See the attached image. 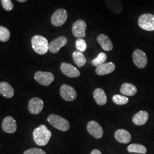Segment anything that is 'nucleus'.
Masks as SVG:
<instances>
[{
    "instance_id": "412c9836",
    "label": "nucleus",
    "mask_w": 154,
    "mask_h": 154,
    "mask_svg": "<svg viewBox=\"0 0 154 154\" xmlns=\"http://www.w3.org/2000/svg\"><path fill=\"white\" fill-rule=\"evenodd\" d=\"M121 93L125 96L131 97L137 93V88L131 83H125L121 86Z\"/></svg>"
},
{
    "instance_id": "1a4fd4ad",
    "label": "nucleus",
    "mask_w": 154,
    "mask_h": 154,
    "mask_svg": "<svg viewBox=\"0 0 154 154\" xmlns=\"http://www.w3.org/2000/svg\"><path fill=\"white\" fill-rule=\"evenodd\" d=\"M61 97L66 101L71 102L76 99L77 91L72 86L67 85H62L60 88Z\"/></svg>"
},
{
    "instance_id": "9b49d317",
    "label": "nucleus",
    "mask_w": 154,
    "mask_h": 154,
    "mask_svg": "<svg viewBox=\"0 0 154 154\" xmlns=\"http://www.w3.org/2000/svg\"><path fill=\"white\" fill-rule=\"evenodd\" d=\"M88 133L96 139H100L103 137V130L102 127L96 121H90L87 125Z\"/></svg>"
},
{
    "instance_id": "ddd939ff",
    "label": "nucleus",
    "mask_w": 154,
    "mask_h": 154,
    "mask_svg": "<svg viewBox=\"0 0 154 154\" xmlns=\"http://www.w3.org/2000/svg\"><path fill=\"white\" fill-rule=\"evenodd\" d=\"M61 70L64 75L69 78H75L80 75V72L76 67L65 62L61 64Z\"/></svg>"
},
{
    "instance_id": "2f4dec72",
    "label": "nucleus",
    "mask_w": 154,
    "mask_h": 154,
    "mask_svg": "<svg viewBox=\"0 0 154 154\" xmlns=\"http://www.w3.org/2000/svg\"><path fill=\"white\" fill-rule=\"evenodd\" d=\"M17 1H18V2H25L26 0H17Z\"/></svg>"
},
{
    "instance_id": "6e6552de",
    "label": "nucleus",
    "mask_w": 154,
    "mask_h": 154,
    "mask_svg": "<svg viewBox=\"0 0 154 154\" xmlns=\"http://www.w3.org/2000/svg\"><path fill=\"white\" fill-rule=\"evenodd\" d=\"M132 60L137 66L139 69L144 68L147 64V57L146 53L142 50H135L132 54Z\"/></svg>"
},
{
    "instance_id": "423d86ee",
    "label": "nucleus",
    "mask_w": 154,
    "mask_h": 154,
    "mask_svg": "<svg viewBox=\"0 0 154 154\" xmlns=\"http://www.w3.org/2000/svg\"><path fill=\"white\" fill-rule=\"evenodd\" d=\"M35 79L42 86H48L54 81V75L50 72H36L34 74Z\"/></svg>"
},
{
    "instance_id": "bb28decb",
    "label": "nucleus",
    "mask_w": 154,
    "mask_h": 154,
    "mask_svg": "<svg viewBox=\"0 0 154 154\" xmlns=\"http://www.w3.org/2000/svg\"><path fill=\"white\" fill-rule=\"evenodd\" d=\"M11 36L9 30L4 26H0V41L6 42L8 41Z\"/></svg>"
},
{
    "instance_id": "cd10ccee",
    "label": "nucleus",
    "mask_w": 154,
    "mask_h": 154,
    "mask_svg": "<svg viewBox=\"0 0 154 154\" xmlns=\"http://www.w3.org/2000/svg\"><path fill=\"white\" fill-rule=\"evenodd\" d=\"M76 48L77 49L81 52H84L86 51L87 49V44L83 38H78L76 41Z\"/></svg>"
},
{
    "instance_id": "f3484780",
    "label": "nucleus",
    "mask_w": 154,
    "mask_h": 154,
    "mask_svg": "<svg viewBox=\"0 0 154 154\" xmlns=\"http://www.w3.org/2000/svg\"><path fill=\"white\" fill-rule=\"evenodd\" d=\"M97 40L102 48L106 51H109L113 49V45L112 44L109 37L104 34H101L97 37Z\"/></svg>"
},
{
    "instance_id": "aec40b11",
    "label": "nucleus",
    "mask_w": 154,
    "mask_h": 154,
    "mask_svg": "<svg viewBox=\"0 0 154 154\" xmlns=\"http://www.w3.org/2000/svg\"><path fill=\"white\" fill-rule=\"evenodd\" d=\"M94 98L99 106H104L107 103V96L102 88H96L93 92Z\"/></svg>"
},
{
    "instance_id": "c85d7f7f",
    "label": "nucleus",
    "mask_w": 154,
    "mask_h": 154,
    "mask_svg": "<svg viewBox=\"0 0 154 154\" xmlns=\"http://www.w3.org/2000/svg\"><path fill=\"white\" fill-rule=\"evenodd\" d=\"M1 4L4 9L7 11H11L13 9V4L11 0H1Z\"/></svg>"
},
{
    "instance_id": "c756f323",
    "label": "nucleus",
    "mask_w": 154,
    "mask_h": 154,
    "mask_svg": "<svg viewBox=\"0 0 154 154\" xmlns=\"http://www.w3.org/2000/svg\"><path fill=\"white\" fill-rule=\"evenodd\" d=\"M23 154H46V153L41 149L32 148L25 151Z\"/></svg>"
},
{
    "instance_id": "f03ea898",
    "label": "nucleus",
    "mask_w": 154,
    "mask_h": 154,
    "mask_svg": "<svg viewBox=\"0 0 154 154\" xmlns=\"http://www.w3.org/2000/svg\"><path fill=\"white\" fill-rule=\"evenodd\" d=\"M32 45L35 53L40 55L45 54L49 50V44L48 39L44 37L36 35L32 37Z\"/></svg>"
},
{
    "instance_id": "9d476101",
    "label": "nucleus",
    "mask_w": 154,
    "mask_h": 154,
    "mask_svg": "<svg viewBox=\"0 0 154 154\" xmlns=\"http://www.w3.org/2000/svg\"><path fill=\"white\" fill-rule=\"evenodd\" d=\"M44 106V103L42 99L35 97L29 100L28 109L32 114L38 115L43 110Z\"/></svg>"
},
{
    "instance_id": "6ab92c4d",
    "label": "nucleus",
    "mask_w": 154,
    "mask_h": 154,
    "mask_svg": "<svg viewBox=\"0 0 154 154\" xmlns=\"http://www.w3.org/2000/svg\"><path fill=\"white\" fill-rule=\"evenodd\" d=\"M0 94L6 98H11L14 94L13 88L9 83L0 82Z\"/></svg>"
},
{
    "instance_id": "5701e85b",
    "label": "nucleus",
    "mask_w": 154,
    "mask_h": 154,
    "mask_svg": "<svg viewBox=\"0 0 154 154\" xmlns=\"http://www.w3.org/2000/svg\"><path fill=\"white\" fill-rule=\"evenodd\" d=\"M72 57L75 63L78 67H82L86 63V59L82 52L75 51L72 53Z\"/></svg>"
},
{
    "instance_id": "2eb2a0df",
    "label": "nucleus",
    "mask_w": 154,
    "mask_h": 154,
    "mask_svg": "<svg viewBox=\"0 0 154 154\" xmlns=\"http://www.w3.org/2000/svg\"><path fill=\"white\" fill-rule=\"evenodd\" d=\"M115 69V64L112 62H108L97 67L95 72L98 75H105L112 72Z\"/></svg>"
},
{
    "instance_id": "20e7f679",
    "label": "nucleus",
    "mask_w": 154,
    "mask_h": 154,
    "mask_svg": "<svg viewBox=\"0 0 154 154\" xmlns=\"http://www.w3.org/2000/svg\"><path fill=\"white\" fill-rule=\"evenodd\" d=\"M139 27L146 31L154 30V15L146 13L139 17L138 19Z\"/></svg>"
},
{
    "instance_id": "dca6fc26",
    "label": "nucleus",
    "mask_w": 154,
    "mask_h": 154,
    "mask_svg": "<svg viewBox=\"0 0 154 154\" xmlns=\"http://www.w3.org/2000/svg\"><path fill=\"white\" fill-rule=\"evenodd\" d=\"M114 136L118 142L124 144L129 143L131 139L130 133L124 129H119L116 130Z\"/></svg>"
},
{
    "instance_id": "7ed1b4c3",
    "label": "nucleus",
    "mask_w": 154,
    "mask_h": 154,
    "mask_svg": "<svg viewBox=\"0 0 154 154\" xmlns=\"http://www.w3.org/2000/svg\"><path fill=\"white\" fill-rule=\"evenodd\" d=\"M48 121L52 126L62 131H67L70 128L69 122L60 116L51 114L48 117Z\"/></svg>"
},
{
    "instance_id": "4468645a",
    "label": "nucleus",
    "mask_w": 154,
    "mask_h": 154,
    "mask_svg": "<svg viewBox=\"0 0 154 154\" xmlns=\"http://www.w3.org/2000/svg\"><path fill=\"white\" fill-rule=\"evenodd\" d=\"M67 39L65 37L61 36L53 40L50 42L49 46V50L53 54L57 53L61 48L66 45Z\"/></svg>"
},
{
    "instance_id": "393cba45",
    "label": "nucleus",
    "mask_w": 154,
    "mask_h": 154,
    "mask_svg": "<svg viewBox=\"0 0 154 154\" xmlns=\"http://www.w3.org/2000/svg\"><path fill=\"white\" fill-rule=\"evenodd\" d=\"M107 56L105 53H99L98 56L92 61V64L95 67H98L101 65L105 63L106 61L107 60Z\"/></svg>"
},
{
    "instance_id": "0eeeda50",
    "label": "nucleus",
    "mask_w": 154,
    "mask_h": 154,
    "mask_svg": "<svg viewBox=\"0 0 154 154\" xmlns=\"http://www.w3.org/2000/svg\"><path fill=\"white\" fill-rule=\"evenodd\" d=\"M87 24L82 20H78L74 22L72 26V33L75 37L83 38L86 36Z\"/></svg>"
},
{
    "instance_id": "b1692460",
    "label": "nucleus",
    "mask_w": 154,
    "mask_h": 154,
    "mask_svg": "<svg viewBox=\"0 0 154 154\" xmlns=\"http://www.w3.org/2000/svg\"><path fill=\"white\" fill-rule=\"evenodd\" d=\"M127 150L129 152H137L140 154H146L147 149L145 146L139 144H131L128 146Z\"/></svg>"
},
{
    "instance_id": "a878e982",
    "label": "nucleus",
    "mask_w": 154,
    "mask_h": 154,
    "mask_svg": "<svg viewBox=\"0 0 154 154\" xmlns=\"http://www.w3.org/2000/svg\"><path fill=\"white\" fill-rule=\"evenodd\" d=\"M112 101L116 105H126L129 100L127 97H125V95H115L112 97Z\"/></svg>"
},
{
    "instance_id": "7c9ffc66",
    "label": "nucleus",
    "mask_w": 154,
    "mask_h": 154,
    "mask_svg": "<svg viewBox=\"0 0 154 154\" xmlns=\"http://www.w3.org/2000/svg\"><path fill=\"white\" fill-rule=\"evenodd\" d=\"M90 154H102L101 152L99 151V149H94L91 152Z\"/></svg>"
},
{
    "instance_id": "39448f33",
    "label": "nucleus",
    "mask_w": 154,
    "mask_h": 154,
    "mask_svg": "<svg viewBox=\"0 0 154 154\" xmlns=\"http://www.w3.org/2000/svg\"><path fill=\"white\" fill-rule=\"evenodd\" d=\"M67 13L63 9H58L53 13L51 18V24L57 27L62 26L67 19Z\"/></svg>"
},
{
    "instance_id": "f257e3e1",
    "label": "nucleus",
    "mask_w": 154,
    "mask_h": 154,
    "mask_svg": "<svg viewBox=\"0 0 154 154\" xmlns=\"http://www.w3.org/2000/svg\"><path fill=\"white\" fill-rule=\"evenodd\" d=\"M33 139L37 145L46 146L49 143L51 137V132L45 125H42L34 130Z\"/></svg>"
},
{
    "instance_id": "a211bd4d",
    "label": "nucleus",
    "mask_w": 154,
    "mask_h": 154,
    "mask_svg": "<svg viewBox=\"0 0 154 154\" xmlns=\"http://www.w3.org/2000/svg\"><path fill=\"white\" fill-rule=\"evenodd\" d=\"M149 115L146 111H140L135 114L132 118L133 123L137 126H142L147 122Z\"/></svg>"
},
{
    "instance_id": "4be33fe9",
    "label": "nucleus",
    "mask_w": 154,
    "mask_h": 154,
    "mask_svg": "<svg viewBox=\"0 0 154 154\" xmlns=\"http://www.w3.org/2000/svg\"><path fill=\"white\" fill-rule=\"evenodd\" d=\"M109 8L116 14H121L122 11L121 0H105Z\"/></svg>"
},
{
    "instance_id": "f8f14e48",
    "label": "nucleus",
    "mask_w": 154,
    "mask_h": 154,
    "mask_svg": "<svg viewBox=\"0 0 154 154\" xmlns=\"http://www.w3.org/2000/svg\"><path fill=\"white\" fill-rule=\"evenodd\" d=\"M17 123L15 119L11 116L4 118L2 123V129L4 132L9 134H13L16 131Z\"/></svg>"
}]
</instances>
